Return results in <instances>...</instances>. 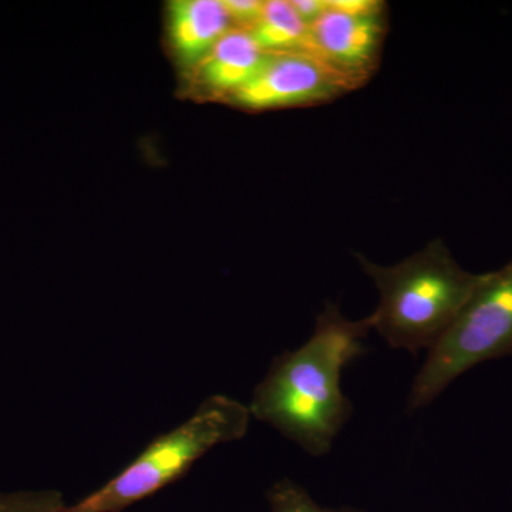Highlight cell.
<instances>
[{
	"label": "cell",
	"mask_w": 512,
	"mask_h": 512,
	"mask_svg": "<svg viewBox=\"0 0 512 512\" xmlns=\"http://www.w3.org/2000/svg\"><path fill=\"white\" fill-rule=\"evenodd\" d=\"M372 330L369 316L350 320L326 303L305 345L276 357L256 386L248 409L311 456H325L350 419L353 406L342 392V372L363 355Z\"/></svg>",
	"instance_id": "6da1fadb"
},
{
	"label": "cell",
	"mask_w": 512,
	"mask_h": 512,
	"mask_svg": "<svg viewBox=\"0 0 512 512\" xmlns=\"http://www.w3.org/2000/svg\"><path fill=\"white\" fill-rule=\"evenodd\" d=\"M356 259L380 292L369 316L372 329L393 349L413 355L439 342L485 278L458 265L441 239L397 265H377L363 255Z\"/></svg>",
	"instance_id": "7a4b0ae2"
},
{
	"label": "cell",
	"mask_w": 512,
	"mask_h": 512,
	"mask_svg": "<svg viewBox=\"0 0 512 512\" xmlns=\"http://www.w3.org/2000/svg\"><path fill=\"white\" fill-rule=\"evenodd\" d=\"M248 406L214 394L190 419L151 441L109 483L62 512H121L183 478L212 448L241 440L251 423Z\"/></svg>",
	"instance_id": "3957f363"
},
{
	"label": "cell",
	"mask_w": 512,
	"mask_h": 512,
	"mask_svg": "<svg viewBox=\"0 0 512 512\" xmlns=\"http://www.w3.org/2000/svg\"><path fill=\"white\" fill-rule=\"evenodd\" d=\"M511 355L512 259L497 271L485 272L453 325L429 350L410 389V412L429 406L473 367Z\"/></svg>",
	"instance_id": "277c9868"
},
{
	"label": "cell",
	"mask_w": 512,
	"mask_h": 512,
	"mask_svg": "<svg viewBox=\"0 0 512 512\" xmlns=\"http://www.w3.org/2000/svg\"><path fill=\"white\" fill-rule=\"evenodd\" d=\"M352 92L338 74L309 52L265 55L258 72L227 100L249 111L292 109L328 103Z\"/></svg>",
	"instance_id": "5b68a950"
},
{
	"label": "cell",
	"mask_w": 512,
	"mask_h": 512,
	"mask_svg": "<svg viewBox=\"0 0 512 512\" xmlns=\"http://www.w3.org/2000/svg\"><path fill=\"white\" fill-rule=\"evenodd\" d=\"M386 32V3L363 13L340 12L328 3V10L308 29L306 52L355 90L375 74Z\"/></svg>",
	"instance_id": "8992f818"
},
{
	"label": "cell",
	"mask_w": 512,
	"mask_h": 512,
	"mask_svg": "<svg viewBox=\"0 0 512 512\" xmlns=\"http://www.w3.org/2000/svg\"><path fill=\"white\" fill-rule=\"evenodd\" d=\"M234 28L222 0H173L167 5V37L181 69L191 73Z\"/></svg>",
	"instance_id": "52a82bcc"
},
{
	"label": "cell",
	"mask_w": 512,
	"mask_h": 512,
	"mask_svg": "<svg viewBox=\"0 0 512 512\" xmlns=\"http://www.w3.org/2000/svg\"><path fill=\"white\" fill-rule=\"evenodd\" d=\"M264 59L247 30L232 28L192 70V86L202 97L227 101L255 76Z\"/></svg>",
	"instance_id": "ba28073f"
},
{
	"label": "cell",
	"mask_w": 512,
	"mask_h": 512,
	"mask_svg": "<svg viewBox=\"0 0 512 512\" xmlns=\"http://www.w3.org/2000/svg\"><path fill=\"white\" fill-rule=\"evenodd\" d=\"M265 55L306 52L308 26L293 9L291 0L265 2L261 16L248 30Z\"/></svg>",
	"instance_id": "9c48e42d"
},
{
	"label": "cell",
	"mask_w": 512,
	"mask_h": 512,
	"mask_svg": "<svg viewBox=\"0 0 512 512\" xmlns=\"http://www.w3.org/2000/svg\"><path fill=\"white\" fill-rule=\"evenodd\" d=\"M268 501L272 512H362L350 508L335 510L320 507L301 485L292 483L291 480H282L272 485L268 491Z\"/></svg>",
	"instance_id": "30bf717a"
},
{
	"label": "cell",
	"mask_w": 512,
	"mask_h": 512,
	"mask_svg": "<svg viewBox=\"0 0 512 512\" xmlns=\"http://www.w3.org/2000/svg\"><path fill=\"white\" fill-rule=\"evenodd\" d=\"M63 495L56 490L0 493V512H62Z\"/></svg>",
	"instance_id": "8fae6325"
},
{
	"label": "cell",
	"mask_w": 512,
	"mask_h": 512,
	"mask_svg": "<svg viewBox=\"0 0 512 512\" xmlns=\"http://www.w3.org/2000/svg\"><path fill=\"white\" fill-rule=\"evenodd\" d=\"M222 3L227 9L232 26L247 32L255 25L265 5L262 0H222Z\"/></svg>",
	"instance_id": "7c38bea8"
},
{
	"label": "cell",
	"mask_w": 512,
	"mask_h": 512,
	"mask_svg": "<svg viewBox=\"0 0 512 512\" xmlns=\"http://www.w3.org/2000/svg\"><path fill=\"white\" fill-rule=\"evenodd\" d=\"M291 3L308 29L328 10V0H291Z\"/></svg>",
	"instance_id": "4fadbf2b"
}]
</instances>
